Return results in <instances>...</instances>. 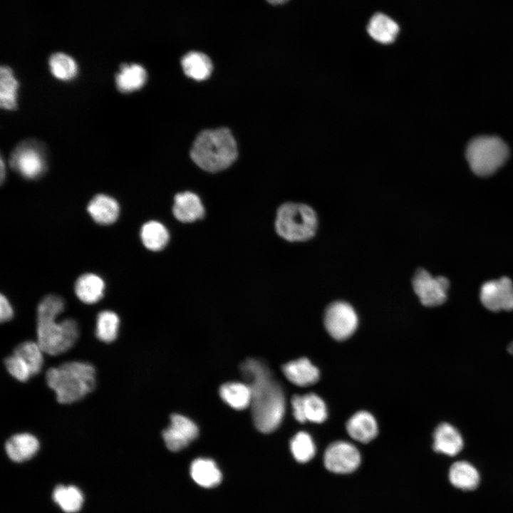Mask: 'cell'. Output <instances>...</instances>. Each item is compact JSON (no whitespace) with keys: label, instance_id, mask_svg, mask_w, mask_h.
<instances>
[{"label":"cell","instance_id":"21","mask_svg":"<svg viewBox=\"0 0 513 513\" xmlns=\"http://www.w3.org/2000/svg\"><path fill=\"white\" fill-rule=\"evenodd\" d=\"M147 81L145 69L138 63H124L115 76V84L123 93H130L141 88Z\"/></svg>","mask_w":513,"mask_h":513},{"label":"cell","instance_id":"14","mask_svg":"<svg viewBox=\"0 0 513 513\" xmlns=\"http://www.w3.org/2000/svg\"><path fill=\"white\" fill-rule=\"evenodd\" d=\"M172 212L180 222H193L204 217V208L200 197L187 191L175 196Z\"/></svg>","mask_w":513,"mask_h":513},{"label":"cell","instance_id":"5","mask_svg":"<svg viewBox=\"0 0 513 513\" xmlns=\"http://www.w3.org/2000/svg\"><path fill=\"white\" fill-rule=\"evenodd\" d=\"M318 225L316 212L306 204L286 202L277 209L276 231L286 241H308L315 236Z\"/></svg>","mask_w":513,"mask_h":513},{"label":"cell","instance_id":"27","mask_svg":"<svg viewBox=\"0 0 513 513\" xmlns=\"http://www.w3.org/2000/svg\"><path fill=\"white\" fill-rule=\"evenodd\" d=\"M19 83L11 68L2 66L0 68V105L6 110H14L17 105Z\"/></svg>","mask_w":513,"mask_h":513},{"label":"cell","instance_id":"37","mask_svg":"<svg viewBox=\"0 0 513 513\" xmlns=\"http://www.w3.org/2000/svg\"><path fill=\"white\" fill-rule=\"evenodd\" d=\"M5 168H4V164L3 162V159H1V183L4 182V177H5Z\"/></svg>","mask_w":513,"mask_h":513},{"label":"cell","instance_id":"26","mask_svg":"<svg viewBox=\"0 0 513 513\" xmlns=\"http://www.w3.org/2000/svg\"><path fill=\"white\" fill-rule=\"evenodd\" d=\"M140 239L143 245L150 251L162 250L169 241L167 228L157 221H149L140 229Z\"/></svg>","mask_w":513,"mask_h":513},{"label":"cell","instance_id":"33","mask_svg":"<svg viewBox=\"0 0 513 513\" xmlns=\"http://www.w3.org/2000/svg\"><path fill=\"white\" fill-rule=\"evenodd\" d=\"M304 415L306 420L321 423L328 416L327 408L324 401L314 393L302 395Z\"/></svg>","mask_w":513,"mask_h":513},{"label":"cell","instance_id":"38","mask_svg":"<svg viewBox=\"0 0 513 513\" xmlns=\"http://www.w3.org/2000/svg\"><path fill=\"white\" fill-rule=\"evenodd\" d=\"M288 1L289 0H266V1L273 5L283 4Z\"/></svg>","mask_w":513,"mask_h":513},{"label":"cell","instance_id":"12","mask_svg":"<svg viewBox=\"0 0 513 513\" xmlns=\"http://www.w3.org/2000/svg\"><path fill=\"white\" fill-rule=\"evenodd\" d=\"M198 428L189 418L178 414L170 417V425L162 432L167 447L177 452L187 447L198 435Z\"/></svg>","mask_w":513,"mask_h":513},{"label":"cell","instance_id":"18","mask_svg":"<svg viewBox=\"0 0 513 513\" xmlns=\"http://www.w3.org/2000/svg\"><path fill=\"white\" fill-rule=\"evenodd\" d=\"M282 371L290 382L298 386L313 385L318 380L320 375L318 369L306 358L284 364Z\"/></svg>","mask_w":513,"mask_h":513},{"label":"cell","instance_id":"39","mask_svg":"<svg viewBox=\"0 0 513 513\" xmlns=\"http://www.w3.org/2000/svg\"><path fill=\"white\" fill-rule=\"evenodd\" d=\"M507 351L510 354L513 355V341L508 346Z\"/></svg>","mask_w":513,"mask_h":513},{"label":"cell","instance_id":"34","mask_svg":"<svg viewBox=\"0 0 513 513\" xmlns=\"http://www.w3.org/2000/svg\"><path fill=\"white\" fill-rule=\"evenodd\" d=\"M5 366L9 374L19 381L26 382L32 376L28 364L15 353L5 359Z\"/></svg>","mask_w":513,"mask_h":513},{"label":"cell","instance_id":"2","mask_svg":"<svg viewBox=\"0 0 513 513\" xmlns=\"http://www.w3.org/2000/svg\"><path fill=\"white\" fill-rule=\"evenodd\" d=\"M63 299L56 294L44 296L37 306V342L44 353L58 356L71 348L79 337V328L73 318L56 321L63 311Z\"/></svg>","mask_w":513,"mask_h":513},{"label":"cell","instance_id":"35","mask_svg":"<svg viewBox=\"0 0 513 513\" xmlns=\"http://www.w3.org/2000/svg\"><path fill=\"white\" fill-rule=\"evenodd\" d=\"M14 316V309L9 300L3 294L0 296V320L6 322Z\"/></svg>","mask_w":513,"mask_h":513},{"label":"cell","instance_id":"25","mask_svg":"<svg viewBox=\"0 0 513 513\" xmlns=\"http://www.w3.org/2000/svg\"><path fill=\"white\" fill-rule=\"evenodd\" d=\"M222 399L236 410H244L251 405L252 391L247 384L231 382L219 388Z\"/></svg>","mask_w":513,"mask_h":513},{"label":"cell","instance_id":"30","mask_svg":"<svg viewBox=\"0 0 513 513\" xmlns=\"http://www.w3.org/2000/svg\"><path fill=\"white\" fill-rule=\"evenodd\" d=\"M51 73L58 79L69 81L78 73V66L75 60L64 53L52 54L48 61Z\"/></svg>","mask_w":513,"mask_h":513},{"label":"cell","instance_id":"10","mask_svg":"<svg viewBox=\"0 0 513 513\" xmlns=\"http://www.w3.org/2000/svg\"><path fill=\"white\" fill-rule=\"evenodd\" d=\"M326 468L330 472L347 474L355 471L361 463V455L352 444L337 441L331 443L323 456Z\"/></svg>","mask_w":513,"mask_h":513},{"label":"cell","instance_id":"3","mask_svg":"<svg viewBox=\"0 0 513 513\" xmlns=\"http://www.w3.org/2000/svg\"><path fill=\"white\" fill-rule=\"evenodd\" d=\"M46 380L58 403H72L83 399L95 388V369L87 362H66L49 368Z\"/></svg>","mask_w":513,"mask_h":513},{"label":"cell","instance_id":"8","mask_svg":"<svg viewBox=\"0 0 513 513\" xmlns=\"http://www.w3.org/2000/svg\"><path fill=\"white\" fill-rule=\"evenodd\" d=\"M412 285L421 304L432 307L445 302L450 283L444 276L433 277L425 269L419 268L413 276Z\"/></svg>","mask_w":513,"mask_h":513},{"label":"cell","instance_id":"7","mask_svg":"<svg viewBox=\"0 0 513 513\" xmlns=\"http://www.w3.org/2000/svg\"><path fill=\"white\" fill-rule=\"evenodd\" d=\"M324 326L334 339L343 341L351 336L358 325L353 307L346 301H335L325 309Z\"/></svg>","mask_w":513,"mask_h":513},{"label":"cell","instance_id":"19","mask_svg":"<svg viewBox=\"0 0 513 513\" xmlns=\"http://www.w3.org/2000/svg\"><path fill=\"white\" fill-rule=\"evenodd\" d=\"M105 284L103 279L93 273L81 275L75 282L74 291L78 299L84 304H93L103 296Z\"/></svg>","mask_w":513,"mask_h":513},{"label":"cell","instance_id":"15","mask_svg":"<svg viewBox=\"0 0 513 513\" xmlns=\"http://www.w3.org/2000/svg\"><path fill=\"white\" fill-rule=\"evenodd\" d=\"M39 446V441L36 436L23 432L9 438L5 444V450L12 461L21 462L33 457L38 451Z\"/></svg>","mask_w":513,"mask_h":513},{"label":"cell","instance_id":"28","mask_svg":"<svg viewBox=\"0 0 513 513\" xmlns=\"http://www.w3.org/2000/svg\"><path fill=\"white\" fill-rule=\"evenodd\" d=\"M120 318L116 313L110 310L100 311L96 318L95 336L102 342L109 343L118 337Z\"/></svg>","mask_w":513,"mask_h":513},{"label":"cell","instance_id":"1","mask_svg":"<svg viewBox=\"0 0 513 513\" xmlns=\"http://www.w3.org/2000/svg\"><path fill=\"white\" fill-rule=\"evenodd\" d=\"M252 391V414L255 427L269 433L281 423L285 412V397L279 383L261 361L249 358L240 366Z\"/></svg>","mask_w":513,"mask_h":513},{"label":"cell","instance_id":"32","mask_svg":"<svg viewBox=\"0 0 513 513\" xmlns=\"http://www.w3.org/2000/svg\"><path fill=\"white\" fill-rule=\"evenodd\" d=\"M290 447L295 460L299 462H307L315 455L316 447L311 437L305 432L295 435L290 442Z\"/></svg>","mask_w":513,"mask_h":513},{"label":"cell","instance_id":"36","mask_svg":"<svg viewBox=\"0 0 513 513\" xmlns=\"http://www.w3.org/2000/svg\"><path fill=\"white\" fill-rule=\"evenodd\" d=\"M294 416L299 423L306 422L303 411L302 395H294L291 399Z\"/></svg>","mask_w":513,"mask_h":513},{"label":"cell","instance_id":"17","mask_svg":"<svg viewBox=\"0 0 513 513\" xmlns=\"http://www.w3.org/2000/svg\"><path fill=\"white\" fill-rule=\"evenodd\" d=\"M433 449L448 456H455L463 447V440L459 431L452 425L443 423L435 430Z\"/></svg>","mask_w":513,"mask_h":513},{"label":"cell","instance_id":"20","mask_svg":"<svg viewBox=\"0 0 513 513\" xmlns=\"http://www.w3.org/2000/svg\"><path fill=\"white\" fill-rule=\"evenodd\" d=\"M346 430L353 439L363 443L371 441L378 434L377 422L367 411H359L352 415L346 423Z\"/></svg>","mask_w":513,"mask_h":513},{"label":"cell","instance_id":"29","mask_svg":"<svg viewBox=\"0 0 513 513\" xmlns=\"http://www.w3.org/2000/svg\"><path fill=\"white\" fill-rule=\"evenodd\" d=\"M53 499L67 513L78 512L83 502L81 492L74 486H57L53 492Z\"/></svg>","mask_w":513,"mask_h":513},{"label":"cell","instance_id":"9","mask_svg":"<svg viewBox=\"0 0 513 513\" xmlns=\"http://www.w3.org/2000/svg\"><path fill=\"white\" fill-rule=\"evenodd\" d=\"M10 163L21 175L27 179L39 177L46 170L45 155L34 142H24L13 151Z\"/></svg>","mask_w":513,"mask_h":513},{"label":"cell","instance_id":"11","mask_svg":"<svg viewBox=\"0 0 513 513\" xmlns=\"http://www.w3.org/2000/svg\"><path fill=\"white\" fill-rule=\"evenodd\" d=\"M480 296L482 304L489 311L513 310V283L507 276L483 284Z\"/></svg>","mask_w":513,"mask_h":513},{"label":"cell","instance_id":"24","mask_svg":"<svg viewBox=\"0 0 513 513\" xmlns=\"http://www.w3.org/2000/svg\"><path fill=\"white\" fill-rule=\"evenodd\" d=\"M181 65L185 75L196 81L207 79L212 71L210 58L199 51L186 53L182 58Z\"/></svg>","mask_w":513,"mask_h":513},{"label":"cell","instance_id":"22","mask_svg":"<svg viewBox=\"0 0 513 513\" xmlns=\"http://www.w3.org/2000/svg\"><path fill=\"white\" fill-rule=\"evenodd\" d=\"M190 475L197 484L206 488L216 487L222 481L220 470L216 463L209 459L195 460L190 466Z\"/></svg>","mask_w":513,"mask_h":513},{"label":"cell","instance_id":"13","mask_svg":"<svg viewBox=\"0 0 513 513\" xmlns=\"http://www.w3.org/2000/svg\"><path fill=\"white\" fill-rule=\"evenodd\" d=\"M87 211L93 220L100 225L113 224L120 214V206L113 197L98 194L94 196L87 206Z\"/></svg>","mask_w":513,"mask_h":513},{"label":"cell","instance_id":"16","mask_svg":"<svg viewBox=\"0 0 513 513\" xmlns=\"http://www.w3.org/2000/svg\"><path fill=\"white\" fill-rule=\"evenodd\" d=\"M400 27L388 15L378 12L373 14L367 25V32L375 41L384 45L393 43L398 36Z\"/></svg>","mask_w":513,"mask_h":513},{"label":"cell","instance_id":"4","mask_svg":"<svg viewBox=\"0 0 513 513\" xmlns=\"http://www.w3.org/2000/svg\"><path fill=\"white\" fill-rule=\"evenodd\" d=\"M237 155L236 140L231 131L225 128L201 132L190 150L192 161L202 170L211 172L229 167Z\"/></svg>","mask_w":513,"mask_h":513},{"label":"cell","instance_id":"31","mask_svg":"<svg viewBox=\"0 0 513 513\" xmlns=\"http://www.w3.org/2000/svg\"><path fill=\"white\" fill-rule=\"evenodd\" d=\"M14 353L22 358L29 366L32 375L38 374L43 366V353L38 343L27 341L19 344Z\"/></svg>","mask_w":513,"mask_h":513},{"label":"cell","instance_id":"6","mask_svg":"<svg viewBox=\"0 0 513 513\" xmlns=\"http://www.w3.org/2000/svg\"><path fill=\"white\" fill-rule=\"evenodd\" d=\"M509 150L504 142L495 136L474 138L467 145V160L472 170L477 175L494 173L506 161Z\"/></svg>","mask_w":513,"mask_h":513},{"label":"cell","instance_id":"23","mask_svg":"<svg viewBox=\"0 0 513 513\" xmlns=\"http://www.w3.org/2000/svg\"><path fill=\"white\" fill-rule=\"evenodd\" d=\"M449 480L458 489L473 490L479 484L480 475L477 469L468 462L457 461L450 468Z\"/></svg>","mask_w":513,"mask_h":513}]
</instances>
